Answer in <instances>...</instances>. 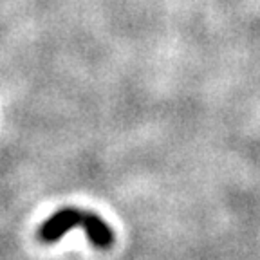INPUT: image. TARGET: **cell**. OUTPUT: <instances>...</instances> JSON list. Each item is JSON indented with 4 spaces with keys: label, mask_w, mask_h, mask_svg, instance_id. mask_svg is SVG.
I'll return each mask as SVG.
<instances>
[{
    "label": "cell",
    "mask_w": 260,
    "mask_h": 260,
    "mask_svg": "<svg viewBox=\"0 0 260 260\" xmlns=\"http://www.w3.org/2000/svg\"><path fill=\"white\" fill-rule=\"evenodd\" d=\"M83 213H85V211L78 210V208H61V210L54 211L53 215L49 217V219L38 228V239L45 244L58 242V240L67 235L73 228L81 226Z\"/></svg>",
    "instance_id": "cell-1"
},
{
    "label": "cell",
    "mask_w": 260,
    "mask_h": 260,
    "mask_svg": "<svg viewBox=\"0 0 260 260\" xmlns=\"http://www.w3.org/2000/svg\"><path fill=\"white\" fill-rule=\"evenodd\" d=\"M81 228H83L87 239L90 240V244H92L96 249H109L114 244L112 228H110L100 215L92 213V211H85V213H83Z\"/></svg>",
    "instance_id": "cell-2"
}]
</instances>
